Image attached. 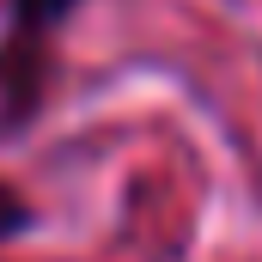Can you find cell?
<instances>
[{
  "label": "cell",
  "mask_w": 262,
  "mask_h": 262,
  "mask_svg": "<svg viewBox=\"0 0 262 262\" xmlns=\"http://www.w3.org/2000/svg\"><path fill=\"white\" fill-rule=\"evenodd\" d=\"M85 0H6L0 25V128L18 134L37 122L49 85V43Z\"/></svg>",
  "instance_id": "cell-1"
},
{
  "label": "cell",
  "mask_w": 262,
  "mask_h": 262,
  "mask_svg": "<svg viewBox=\"0 0 262 262\" xmlns=\"http://www.w3.org/2000/svg\"><path fill=\"white\" fill-rule=\"evenodd\" d=\"M25 232H37V207H31V195H25L18 183H6V177H0V250H6V244H18Z\"/></svg>",
  "instance_id": "cell-2"
}]
</instances>
